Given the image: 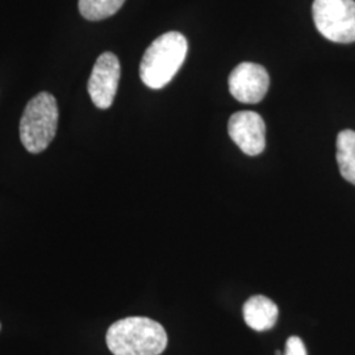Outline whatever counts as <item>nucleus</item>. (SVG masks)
<instances>
[{
  "mask_svg": "<svg viewBox=\"0 0 355 355\" xmlns=\"http://www.w3.org/2000/svg\"><path fill=\"white\" fill-rule=\"evenodd\" d=\"M105 341L114 355H159L167 346V333L152 318H127L110 327Z\"/></svg>",
  "mask_w": 355,
  "mask_h": 355,
  "instance_id": "1",
  "label": "nucleus"
},
{
  "mask_svg": "<svg viewBox=\"0 0 355 355\" xmlns=\"http://www.w3.org/2000/svg\"><path fill=\"white\" fill-rule=\"evenodd\" d=\"M189 42L179 32H167L155 38L140 64L141 80L153 89H164L186 60Z\"/></svg>",
  "mask_w": 355,
  "mask_h": 355,
  "instance_id": "2",
  "label": "nucleus"
},
{
  "mask_svg": "<svg viewBox=\"0 0 355 355\" xmlns=\"http://www.w3.org/2000/svg\"><path fill=\"white\" fill-rule=\"evenodd\" d=\"M58 127V105L49 92H40L26 104L20 120V139L26 150L44 152L54 139Z\"/></svg>",
  "mask_w": 355,
  "mask_h": 355,
  "instance_id": "3",
  "label": "nucleus"
},
{
  "mask_svg": "<svg viewBox=\"0 0 355 355\" xmlns=\"http://www.w3.org/2000/svg\"><path fill=\"white\" fill-rule=\"evenodd\" d=\"M312 15L318 32L327 40L338 44L354 42V0H315Z\"/></svg>",
  "mask_w": 355,
  "mask_h": 355,
  "instance_id": "4",
  "label": "nucleus"
},
{
  "mask_svg": "<svg viewBox=\"0 0 355 355\" xmlns=\"http://www.w3.org/2000/svg\"><path fill=\"white\" fill-rule=\"evenodd\" d=\"M120 80V62L111 51H105L96 60L89 79V98L92 103L107 110L112 105Z\"/></svg>",
  "mask_w": 355,
  "mask_h": 355,
  "instance_id": "5",
  "label": "nucleus"
},
{
  "mask_svg": "<svg viewBox=\"0 0 355 355\" xmlns=\"http://www.w3.org/2000/svg\"><path fill=\"white\" fill-rule=\"evenodd\" d=\"M270 76L261 64L242 62L229 76V91L234 99L245 104H257L266 96Z\"/></svg>",
  "mask_w": 355,
  "mask_h": 355,
  "instance_id": "6",
  "label": "nucleus"
},
{
  "mask_svg": "<svg viewBox=\"0 0 355 355\" xmlns=\"http://www.w3.org/2000/svg\"><path fill=\"white\" fill-rule=\"evenodd\" d=\"M228 132L230 139L245 154L255 157L265 150L266 125L261 114L252 111L232 114L229 119Z\"/></svg>",
  "mask_w": 355,
  "mask_h": 355,
  "instance_id": "7",
  "label": "nucleus"
},
{
  "mask_svg": "<svg viewBox=\"0 0 355 355\" xmlns=\"http://www.w3.org/2000/svg\"><path fill=\"white\" fill-rule=\"evenodd\" d=\"M243 320L249 328L257 331L271 329L278 320V306L266 296L257 295L243 304Z\"/></svg>",
  "mask_w": 355,
  "mask_h": 355,
  "instance_id": "8",
  "label": "nucleus"
},
{
  "mask_svg": "<svg viewBox=\"0 0 355 355\" xmlns=\"http://www.w3.org/2000/svg\"><path fill=\"white\" fill-rule=\"evenodd\" d=\"M337 164L341 175L355 186V132L346 129L337 136Z\"/></svg>",
  "mask_w": 355,
  "mask_h": 355,
  "instance_id": "9",
  "label": "nucleus"
},
{
  "mask_svg": "<svg viewBox=\"0 0 355 355\" xmlns=\"http://www.w3.org/2000/svg\"><path fill=\"white\" fill-rule=\"evenodd\" d=\"M125 0H79V12L89 21H99L114 16Z\"/></svg>",
  "mask_w": 355,
  "mask_h": 355,
  "instance_id": "10",
  "label": "nucleus"
},
{
  "mask_svg": "<svg viewBox=\"0 0 355 355\" xmlns=\"http://www.w3.org/2000/svg\"><path fill=\"white\" fill-rule=\"evenodd\" d=\"M284 355H306V349L302 338L292 336L286 343Z\"/></svg>",
  "mask_w": 355,
  "mask_h": 355,
  "instance_id": "11",
  "label": "nucleus"
}]
</instances>
